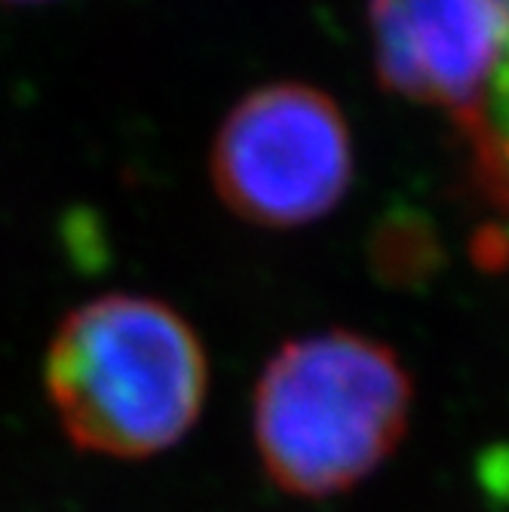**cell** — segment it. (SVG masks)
<instances>
[{
	"label": "cell",
	"mask_w": 509,
	"mask_h": 512,
	"mask_svg": "<svg viewBox=\"0 0 509 512\" xmlns=\"http://www.w3.org/2000/svg\"><path fill=\"white\" fill-rule=\"evenodd\" d=\"M43 381L74 448L145 460L197 427L209 393V356L194 325L169 304L108 292L59 322Z\"/></svg>",
	"instance_id": "obj_1"
},
{
	"label": "cell",
	"mask_w": 509,
	"mask_h": 512,
	"mask_svg": "<svg viewBox=\"0 0 509 512\" xmlns=\"http://www.w3.org/2000/svg\"><path fill=\"white\" fill-rule=\"evenodd\" d=\"M411 402L408 368L384 341L347 329L286 341L252 396L258 460L292 497H338L393 457Z\"/></svg>",
	"instance_id": "obj_2"
},
{
	"label": "cell",
	"mask_w": 509,
	"mask_h": 512,
	"mask_svg": "<svg viewBox=\"0 0 509 512\" xmlns=\"http://www.w3.org/2000/svg\"><path fill=\"white\" fill-rule=\"evenodd\" d=\"M209 169L230 212L261 227H301L344 200L353 138L322 89L270 83L224 117Z\"/></svg>",
	"instance_id": "obj_3"
},
{
	"label": "cell",
	"mask_w": 509,
	"mask_h": 512,
	"mask_svg": "<svg viewBox=\"0 0 509 512\" xmlns=\"http://www.w3.org/2000/svg\"><path fill=\"white\" fill-rule=\"evenodd\" d=\"M368 37L381 83L464 117L500 59L491 0H368Z\"/></svg>",
	"instance_id": "obj_4"
},
{
	"label": "cell",
	"mask_w": 509,
	"mask_h": 512,
	"mask_svg": "<svg viewBox=\"0 0 509 512\" xmlns=\"http://www.w3.org/2000/svg\"><path fill=\"white\" fill-rule=\"evenodd\" d=\"M457 123L470 148L476 188L509 230V40L500 43V59L479 102Z\"/></svg>",
	"instance_id": "obj_5"
},
{
	"label": "cell",
	"mask_w": 509,
	"mask_h": 512,
	"mask_svg": "<svg viewBox=\"0 0 509 512\" xmlns=\"http://www.w3.org/2000/svg\"><path fill=\"white\" fill-rule=\"evenodd\" d=\"M491 7L500 19V28H503V40H509V0H491Z\"/></svg>",
	"instance_id": "obj_6"
},
{
	"label": "cell",
	"mask_w": 509,
	"mask_h": 512,
	"mask_svg": "<svg viewBox=\"0 0 509 512\" xmlns=\"http://www.w3.org/2000/svg\"><path fill=\"white\" fill-rule=\"evenodd\" d=\"M4 4H16V7H34V4H53V0H4Z\"/></svg>",
	"instance_id": "obj_7"
}]
</instances>
